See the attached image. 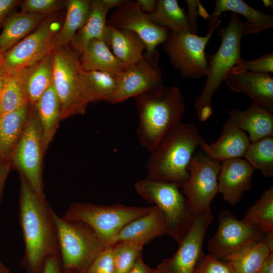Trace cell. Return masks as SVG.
Segmentation results:
<instances>
[{
    "label": "cell",
    "instance_id": "6da1fadb",
    "mask_svg": "<svg viewBox=\"0 0 273 273\" xmlns=\"http://www.w3.org/2000/svg\"><path fill=\"white\" fill-rule=\"evenodd\" d=\"M55 212L21 176L19 221L24 243L21 263L26 273H42L46 259L59 253Z\"/></svg>",
    "mask_w": 273,
    "mask_h": 273
},
{
    "label": "cell",
    "instance_id": "7a4b0ae2",
    "mask_svg": "<svg viewBox=\"0 0 273 273\" xmlns=\"http://www.w3.org/2000/svg\"><path fill=\"white\" fill-rule=\"evenodd\" d=\"M204 141L194 124L177 123L149 152L146 177L174 183L180 188L188 178L189 163Z\"/></svg>",
    "mask_w": 273,
    "mask_h": 273
},
{
    "label": "cell",
    "instance_id": "3957f363",
    "mask_svg": "<svg viewBox=\"0 0 273 273\" xmlns=\"http://www.w3.org/2000/svg\"><path fill=\"white\" fill-rule=\"evenodd\" d=\"M134 99L139 115L136 134L140 145L150 152L181 122L186 113L185 98L178 87L163 85Z\"/></svg>",
    "mask_w": 273,
    "mask_h": 273
},
{
    "label": "cell",
    "instance_id": "277c9868",
    "mask_svg": "<svg viewBox=\"0 0 273 273\" xmlns=\"http://www.w3.org/2000/svg\"><path fill=\"white\" fill-rule=\"evenodd\" d=\"M244 22L238 15L232 13L228 25L218 30L219 46L207 59L206 81L194 102V109L201 122L207 120L212 114V97L222 82L242 59L241 42L244 36Z\"/></svg>",
    "mask_w": 273,
    "mask_h": 273
},
{
    "label": "cell",
    "instance_id": "5b68a950",
    "mask_svg": "<svg viewBox=\"0 0 273 273\" xmlns=\"http://www.w3.org/2000/svg\"><path fill=\"white\" fill-rule=\"evenodd\" d=\"M53 86L59 99L61 120L83 115L90 102L80 54L69 46L55 47Z\"/></svg>",
    "mask_w": 273,
    "mask_h": 273
},
{
    "label": "cell",
    "instance_id": "8992f818",
    "mask_svg": "<svg viewBox=\"0 0 273 273\" xmlns=\"http://www.w3.org/2000/svg\"><path fill=\"white\" fill-rule=\"evenodd\" d=\"M134 188L144 199L155 204L164 219L166 235L180 244L197 215L180 188L174 183L147 177L137 181Z\"/></svg>",
    "mask_w": 273,
    "mask_h": 273
},
{
    "label": "cell",
    "instance_id": "52a82bcc",
    "mask_svg": "<svg viewBox=\"0 0 273 273\" xmlns=\"http://www.w3.org/2000/svg\"><path fill=\"white\" fill-rule=\"evenodd\" d=\"M54 218L63 267L74 273H83L104 245L85 223L60 217L55 212Z\"/></svg>",
    "mask_w": 273,
    "mask_h": 273
},
{
    "label": "cell",
    "instance_id": "ba28073f",
    "mask_svg": "<svg viewBox=\"0 0 273 273\" xmlns=\"http://www.w3.org/2000/svg\"><path fill=\"white\" fill-rule=\"evenodd\" d=\"M150 208L76 202L69 206L63 217L86 224L107 248L115 244L117 236L124 225L146 213Z\"/></svg>",
    "mask_w": 273,
    "mask_h": 273
},
{
    "label": "cell",
    "instance_id": "9c48e42d",
    "mask_svg": "<svg viewBox=\"0 0 273 273\" xmlns=\"http://www.w3.org/2000/svg\"><path fill=\"white\" fill-rule=\"evenodd\" d=\"M216 30H208L203 36L187 32L176 34L169 31L163 44L172 67L184 78L206 77L207 59L205 48Z\"/></svg>",
    "mask_w": 273,
    "mask_h": 273
},
{
    "label": "cell",
    "instance_id": "30bf717a",
    "mask_svg": "<svg viewBox=\"0 0 273 273\" xmlns=\"http://www.w3.org/2000/svg\"><path fill=\"white\" fill-rule=\"evenodd\" d=\"M60 24L54 16L47 17L33 32L4 54L1 65L7 72H19L51 53L53 39Z\"/></svg>",
    "mask_w": 273,
    "mask_h": 273
},
{
    "label": "cell",
    "instance_id": "8fae6325",
    "mask_svg": "<svg viewBox=\"0 0 273 273\" xmlns=\"http://www.w3.org/2000/svg\"><path fill=\"white\" fill-rule=\"evenodd\" d=\"M43 153L39 119L35 107L31 105L25 128L12 158L21 176L39 197L45 198L42 179Z\"/></svg>",
    "mask_w": 273,
    "mask_h": 273
},
{
    "label": "cell",
    "instance_id": "7c38bea8",
    "mask_svg": "<svg viewBox=\"0 0 273 273\" xmlns=\"http://www.w3.org/2000/svg\"><path fill=\"white\" fill-rule=\"evenodd\" d=\"M216 233L208 242L210 254L227 261L235 253L261 242L266 232L244 221L238 219L228 210L221 211L218 215Z\"/></svg>",
    "mask_w": 273,
    "mask_h": 273
},
{
    "label": "cell",
    "instance_id": "4fadbf2b",
    "mask_svg": "<svg viewBox=\"0 0 273 273\" xmlns=\"http://www.w3.org/2000/svg\"><path fill=\"white\" fill-rule=\"evenodd\" d=\"M221 163L204 153H195L188 166L189 177L180 190L197 214L210 209L218 193Z\"/></svg>",
    "mask_w": 273,
    "mask_h": 273
},
{
    "label": "cell",
    "instance_id": "5bb4252c",
    "mask_svg": "<svg viewBox=\"0 0 273 273\" xmlns=\"http://www.w3.org/2000/svg\"><path fill=\"white\" fill-rule=\"evenodd\" d=\"M213 219L210 209L197 214L188 232L174 255L162 260L156 268L158 273H194L204 253L203 243Z\"/></svg>",
    "mask_w": 273,
    "mask_h": 273
},
{
    "label": "cell",
    "instance_id": "9a60e30c",
    "mask_svg": "<svg viewBox=\"0 0 273 273\" xmlns=\"http://www.w3.org/2000/svg\"><path fill=\"white\" fill-rule=\"evenodd\" d=\"M159 53H144L142 59L116 76L117 86L111 104L122 102L164 84L158 66Z\"/></svg>",
    "mask_w": 273,
    "mask_h": 273
},
{
    "label": "cell",
    "instance_id": "2e32d148",
    "mask_svg": "<svg viewBox=\"0 0 273 273\" xmlns=\"http://www.w3.org/2000/svg\"><path fill=\"white\" fill-rule=\"evenodd\" d=\"M107 25L136 34L146 46V53L152 54L156 47L166 40L169 30L158 26L151 20L150 15L142 11L135 1L124 0L114 10L107 21Z\"/></svg>",
    "mask_w": 273,
    "mask_h": 273
},
{
    "label": "cell",
    "instance_id": "e0dca14e",
    "mask_svg": "<svg viewBox=\"0 0 273 273\" xmlns=\"http://www.w3.org/2000/svg\"><path fill=\"white\" fill-rule=\"evenodd\" d=\"M253 168L245 159L235 158L221 162L217 181L218 193L233 206L239 203L252 185Z\"/></svg>",
    "mask_w": 273,
    "mask_h": 273
},
{
    "label": "cell",
    "instance_id": "ac0fdd59",
    "mask_svg": "<svg viewBox=\"0 0 273 273\" xmlns=\"http://www.w3.org/2000/svg\"><path fill=\"white\" fill-rule=\"evenodd\" d=\"M224 82L233 91L247 95L252 102L273 112V77L270 74L231 71Z\"/></svg>",
    "mask_w": 273,
    "mask_h": 273
},
{
    "label": "cell",
    "instance_id": "d6986e66",
    "mask_svg": "<svg viewBox=\"0 0 273 273\" xmlns=\"http://www.w3.org/2000/svg\"><path fill=\"white\" fill-rule=\"evenodd\" d=\"M226 12L244 16V36L258 33L273 27V16L256 10L242 0H216L208 18V31L216 30L221 23L219 16Z\"/></svg>",
    "mask_w": 273,
    "mask_h": 273
},
{
    "label": "cell",
    "instance_id": "ffe728a7",
    "mask_svg": "<svg viewBox=\"0 0 273 273\" xmlns=\"http://www.w3.org/2000/svg\"><path fill=\"white\" fill-rule=\"evenodd\" d=\"M250 144L244 131L227 119L217 141L211 144L204 141L200 148L209 157L221 162L228 159L242 158Z\"/></svg>",
    "mask_w": 273,
    "mask_h": 273
},
{
    "label": "cell",
    "instance_id": "44dd1931",
    "mask_svg": "<svg viewBox=\"0 0 273 273\" xmlns=\"http://www.w3.org/2000/svg\"><path fill=\"white\" fill-rule=\"evenodd\" d=\"M166 232L163 216L157 207L154 206L150 207L146 213L124 225L118 234L116 243L129 241L144 246L155 238L166 234Z\"/></svg>",
    "mask_w": 273,
    "mask_h": 273
},
{
    "label": "cell",
    "instance_id": "7402d4cb",
    "mask_svg": "<svg viewBox=\"0 0 273 273\" xmlns=\"http://www.w3.org/2000/svg\"><path fill=\"white\" fill-rule=\"evenodd\" d=\"M228 119L249 134L251 143L273 136V113L252 102L244 110L236 108L229 112Z\"/></svg>",
    "mask_w": 273,
    "mask_h": 273
},
{
    "label": "cell",
    "instance_id": "603a6c76",
    "mask_svg": "<svg viewBox=\"0 0 273 273\" xmlns=\"http://www.w3.org/2000/svg\"><path fill=\"white\" fill-rule=\"evenodd\" d=\"M110 10L103 0H90L87 18L70 44L73 50L80 54L93 39H99L106 42L108 28L106 16Z\"/></svg>",
    "mask_w": 273,
    "mask_h": 273
},
{
    "label": "cell",
    "instance_id": "cb8c5ba5",
    "mask_svg": "<svg viewBox=\"0 0 273 273\" xmlns=\"http://www.w3.org/2000/svg\"><path fill=\"white\" fill-rule=\"evenodd\" d=\"M53 52L19 73L28 103L34 106L53 83Z\"/></svg>",
    "mask_w": 273,
    "mask_h": 273
},
{
    "label": "cell",
    "instance_id": "d4e9b609",
    "mask_svg": "<svg viewBox=\"0 0 273 273\" xmlns=\"http://www.w3.org/2000/svg\"><path fill=\"white\" fill-rule=\"evenodd\" d=\"M31 105L27 102L18 109L0 115V159L12 157L25 128Z\"/></svg>",
    "mask_w": 273,
    "mask_h": 273
},
{
    "label": "cell",
    "instance_id": "484cf974",
    "mask_svg": "<svg viewBox=\"0 0 273 273\" xmlns=\"http://www.w3.org/2000/svg\"><path fill=\"white\" fill-rule=\"evenodd\" d=\"M106 42L127 69L139 62L146 51L145 43L136 34L108 25Z\"/></svg>",
    "mask_w": 273,
    "mask_h": 273
},
{
    "label": "cell",
    "instance_id": "4316f807",
    "mask_svg": "<svg viewBox=\"0 0 273 273\" xmlns=\"http://www.w3.org/2000/svg\"><path fill=\"white\" fill-rule=\"evenodd\" d=\"M81 66L85 71H99L116 77L127 69L103 40H91L80 55Z\"/></svg>",
    "mask_w": 273,
    "mask_h": 273
},
{
    "label": "cell",
    "instance_id": "83f0119b",
    "mask_svg": "<svg viewBox=\"0 0 273 273\" xmlns=\"http://www.w3.org/2000/svg\"><path fill=\"white\" fill-rule=\"evenodd\" d=\"M47 17L22 12L12 16L5 22L0 34V53L3 55L8 51L37 28Z\"/></svg>",
    "mask_w": 273,
    "mask_h": 273
},
{
    "label": "cell",
    "instance_id": "f1b7e54d",
    "mask_svg": "<svg viewBox=\"0 0 273 273\" xmlns=\"http://www.w3.org/2000/svg\"><path fill=\"white\" fill-rule=\"evenodd\" d=\"M34 107L40 123L44 152L61 120L60 102L53 84L42 94Z\"/></svg>",
    "mask_w": 273,
    "mask_h": 273
},
{
    "label": "cell",
    "instance_id": "f546056e",
    "mask_svg": "<svg viewBox=\"0 0 273 273\" xmlns=\"http://www.w3.org/2000/svg\"><path fill=\"white\" fill-rule=\"evenodd\" d=\"M65 6L66 13L63 24L53 39L55 47L70 44L87 18L90 9V0H68L66 1Z\"/></svg>",
    "mask_w": 273,
    "mask_h": 273
},
{
    "label": "cell",
    "instance_id": "4dcf8cb0",
    "mask_svg": "<svg viewBox=\"0 0 273 273\" xmlns=\"http://www.w3.org/2000/svg\"><path fill=\"white\" fill-rule=\"evenodd\" d=\"M149 15L154 24L171 32L192 33L187 14L176 0H157L154 12Z\"/></svg>",
    "mask_w": 273,
    "mask_h": 273
},
{
    "label": "cell",
    "instance_id": "1f68e13d",
    "mask_svg": "<svg viewBox=\"0 0 273 273\" xmlns=\"http://www.w3.org/2000/svg\"><path fill=\"white\" fill-rule=\"evenodd\" d=\"M271 253L273 252L262 240L235 253L227 261L236 273H258Z\"/></svg>",
    "mask_w": 273,
    "mask_h": 273
},
{
    "label": "cell",
    "instance_id": "d6a6232c",
    "mask_svg": "<svg viewBox=\"0 0 273 273\" xmlns=\"http://www.w3.org/2000/svg\"><path fill=\"white\" fill-rule=\"evenodd\" d=\"M84 78L90 103L106 101L110 103L117 89L116 77L102 71H85Z\"/></svg>",
    "mask_w": 273,
    "mask_h": 273
},
{
    "label": "cell",
    "instance_id": "836d02e7",
    "mask_svg": "<svg viewBox=\"0 0 273 273\" xmlns=\"http://www.w3.org/2000/svg\"><path fill=\"white\" fill-rule=\"evenodd\" d=\"M243 220L265 232L273 231L272 185L249 207Z\"/></svg>",
    "mask_w": 273,
    "mask_h": 273
},
{
    "label": "cell",
    "instance_id": "e575fe53",
    "mask_svg": "<svg viewBox=\"0 0 273 273\" xmlns=\"http://www.w3.org/2000/svg\"><path fill=\"white\" fill-rule=\"evenodd\" d=\"M254 169L266 177H273V136L251 143L244 157Z\"/></svg>",
    "mask_w": 273,
    "mask_h": 273
},
{
    "label": "cell",
    "instance_id": "d590c367",
    "mask_svg": "<svg viewBox=\"0 0 273 273\" xmlns=\"http://www.w3.org/2000/svg\"><path fill=\"white\" fill-rule=\"evenodd\" d=\"M27 102L19 72H6L0 102V115L13 112Z\"/></svg>",
    "mask_w": 273,
    "mask_h": 273
},
{
    "label": "cell",
    "instance_id": "8d00e7d4",
    "mask_svg": "<svg viewBox=\"0 0 273 273\" xmlns=\"http://www.w3.org/2000/svg\"><path fill=\"white\" fill-rule=\"evenodd\" d=\"M143 246L129 241L114 244L112 247L114 273H128L142 254Z\"/></svg>",
    "mask_w": 273,
    "mask_h": 273
},
{
    "label": "cell",
    "instance_id": "74e56055",
    "mask_svg": "<svg viewBox=\"0 0 273 273\" xmlns=\"http://www.w3.org/2000/svg\"><path fill=\"white\" fill-rule=\"evenodd\" d=\"M231 71L238 72L249 71L258 73L271 74L273 73V53L262 55L259 58L245 60L243 58L233 68Z\"/></svg>",
    "mask_w": 273,
    "mask_h": 273
},
{
    "label": "cell",
    "instance_id": "f35d334b",
    "mask_svg": "<svg viewBox=\"0 0 273 273\" xmlns=\"http://www.w3.org/2000/svg\"><path fill=\"white\" fill-rule=\"evenodd\" d=\"M62 0H25L21 3V12L49 16L65 6Z\"/></svg>",
    "mask_w": 273,
    "mask_h": 273
},
{
    "label": "cell",
    "instance_id": "ab89813d",
    "mask_svg": "<svg viewBox=\"0 0 273 273\" xmlns=\"http://www.w3.org/2000/svg\"><path fill=\"white\" fill-rule=\"evenodd\" d=\"M194 273H236L231 264L209 253L202 256Z\"/></svg>",
    "mask_w": 273,
    "mask_h": 273
},
{
    "label": "cell",
    "instance_id": "60d3db41",
    "mask_svg": "<svg viewBox=\"0 0 273 273\" xmlns=\"http://www.w3.org/2000/svg\"><path fill=\"white\" fill-rule=\"evenodd\" d=\"M112 246L105 248L83 273H114Z\"/></svg>",
    "mask_w": 273,
    "mask_h": 273
},
{
    "label": "cell",
    "instance_id": "b9f144b4",
    "mask_svg": "<svg viewBox=\"0 0 273 273\" xmlns=\"http://www.w3.org/2000/svg\"><path fill=\"white\" fill-rule=\"evenodd\" d=\"M188 7V19L191 26L192 33L197 34V18L200 15L204 18H208L209 15L201 5L199 1L186 0Z\"/></svg>",
    "mask_w": 273,
    "mask_h": 273
},
{
    "label": "cell",
    "instance_id": "7bdbcfd3",
    "mask_svg": "<svg viewBox=\"0 0 273 273\" xmlns=\"http://www.w3.org/2000/svg\"><path fill=\"white\" fill-rule=\"evenodd\" d=\"M42 273H74L64 268L59 253L49 256L45 260Z\"/></svg>",
    "mask_w": 273,
    "mask_h": 273
},
{
    "label": "cell",
    "instance_id": "ee69618b",
    "mask_svg": "<svg viewBox=\"0 0 273 273\" xmlns=\"http://www.w3.org/2000/svg\"><path fill=\"white\" fill-rule=\"evenodd\" d=\"M21 2L18 0H0V25L8 13Z\"/></svg>",
    "mask_w": 273,
    "mask_h": 273
},
{
    "label": "cell",
    "instance_id": "f6af8a7d",
    "mask_svg": "<svg viewBox=\"0 0 273 273\" xmlns=\"http://www.w3.org/2000/svg\"><path fill=\"white\" fill-rule=\"evenodd\" d=\"M128 273H156V271L155 268L150 267L144 262L141 254Z\"/></svg>",
    "mask_w": 273,
    "mask_h": 273
},
{
    "label": "cell",
    "instance_id": "bcb514c9",
    "mask_svg": "<svg viewBox=\"0 0 273 273\" xmlns=\"http://www.w3.org/2000/svg\"><path fill=\"white\" fill-rule=\"evenodd\" d=\"M135 1L142 11L149 14L154 12L157 2V0H136Z\"/></svg>",
    "mask_w": 273,
    "mask_h": 273
},
{
    "label": "cell",
    "instance_id": "7dc6e473",
    "mask_svg": "<svg viewBox=\"0 0 273 273\" xmlns=\"http://www.w3.org/2000/svg\"><path fill=\"white\" fill-rule=\"evenodd\" d=\"M258 273H273V253L268 256Z\"/></svg>",
    "mask_w": 273,
    "mask_h": 273
},
{
    "label": "cell",
    "instance_id": "c3c4849f",
    "mask_svg": "<svg viewBox=\"0 0 273 273\" xmlns=\"http://www.w3.org/2000/svg\"><path fill=\"white\" fill-rule=\"evenodd\" d=\"M262 241L268 246L270 251L273 252V231L266 232Z\"/></svg>",
    "mask_w": 273,
    "mask_h": 273
},
{
    "label": "cell",
    "instance_id": "681fc988",
    "mask_svg": "<svg viewBox=\"0 0 273 273\" xmlns=\"http://www.w3.org/2000/svg\"><path fill=\"white\" fill-rule=\"evenodd\" d=\"M8 168L7 166L1 165L0 164V199L3 187L8 172Z\"/></svg>",
    "mask_w": 273,
    "mask_h": 273
},
{
    "label": "cell",
    "instance_id": "f907efd6",
    "mask_svg": "<svg viewBox=\"0 0 273 273\" xmlns=\"http://www.w3.org/2000/svg\"><path fill=\"white\" fill-rule=\"evenodd\" d=\"M104 3L111 9L118 8L123 2L124 0H103Z\"/></svg>",
    "mask_w": 273,
    "mask_h": 273
},
{
    "label": "cell",
    "instance_id": "816d5d0a",
    "mask_svg": "<svg viewBox=\"0 0 273 273\" xmlns=\"http://www.w3.org/2000/svg\"><path fill=\"white\" fill-rule=\"evenodd\" d=\"M5 75L6 71L4 70L0 63V102Z\"/></svg>",
    "mask_w": 273,
    "mask_h": 273
},
{
    "label": "cell",
    "instance_id": "f5cc1de1",
    "mask_svg": "<svg viewBox=\"0 0 273 273\" xmlns=\"http://www.w3.org/2000/svg\"><path fill=\"white\" fill-rule=\"evenodd\" d=\"M0 273H11L8 268L0 260Z\"/></svg>",
    "mask_w": 273,
    "mask_h": 273
},
{
    "label": "cell",
    "instance_id": "db71d44e",
    "mask_svg": "<svg viewBox=\"0 0 273 273\" xmlns=\"http://www.w3.org/2000/svg\"><path fill=\"white\" fill-rule=\"evenodd\" d=\"M263 2V3L264 4V5L266 7H270V8H272V4H273V3H272V1H269V0H263L262 1Z\"/></svg>",
    "mask_w": 273,
    "mask_h": 273
},
{
    "label": "cell",
    "instance_id": "11a10c76",
    "mask_svg": "<svg viewBox=\"0 0 273 273\" xmlns=\"http://www.w3.org/2000/svg\"><path fill=\"white\" fill-rule=\"evenodd\" d=\"M2 56H3V55L0 53V61H1V58L2 57Z\"/></svg>",
    "mask_w": 273,
    "mask_h": 273
},
{
    "label": "cell",
    "instance_id": "9f6ffc18",
    "mask_svg": "<svg viewBox=\"0 0 273 273\" xmlns=\"http://www.w3.org/2000/svg\"><path fill=\"white\" fill-rule=\"evenodd\" d=\"M155 269H156V268H155ZM156 273H158V272L157 271L156 269Z\"/></svg>",
    "mask_w": 273,
    "mask_h": 273
}]
</instances>
